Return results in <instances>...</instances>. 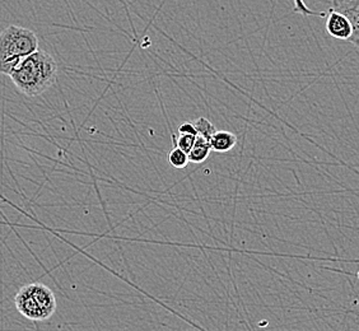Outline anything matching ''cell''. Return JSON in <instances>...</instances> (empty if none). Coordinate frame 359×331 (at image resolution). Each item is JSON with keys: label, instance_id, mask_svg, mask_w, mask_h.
<instances>
[{"label": "cell", "instance_id": "ba28073f", "mask_svg": "<svg viewBox=\"0 0 359 331\" xmlns=\"http://www.w3.org/2000/svg\"><path fill=\"white\" fill-rule=\"evenodd\" d=\"M193 124L196 130V135L207 139V140L212 138V135L217 131L215 125L212 124V121L208 120L207 118L196 119L195 121H193Z\"/></svg>", "mask_w": 359, "mask_h": 331}, {"label": "cell", "instance_id": "3957f363", "mask_svg": "<svg viewBox=\"0 0 359 331\" xmlns=\"http://www.w3.org/2000/svg\"><path fill=\"white\" fill-rule=\"evenodd\" d=\"M14 304L22 316L31 321H46L56 311L54 292L41 283L22 287L14 298Z\"/></svg>", "mask_w": 359, "mask_h": 331}, {"label": "cell", "instance_id": "30bf717a", "mask_svg": "<svg viewBox=\"0 0 359 331\" xmlns=\"http://www.w3.org/2000/svg\"><path fill=\"white\" fill-rule=\"evenodd\" d=\"M195 138H196V135L181 134V133H179L177 137L173 135V142H175V147H177V148H180L181 151H184L185 153H189L190 149L193 148Z\"/></svg>", "mask_w": 359, "mask_h": 331}, {"label": "cell", "instance_id": "9c48e42d", "mask_svg": "<svg viewBox=\"0 0 359 331\" xmlns=\"http://www.w3.org/2000/svg\"><path fill=\"white\" fill-rule=\"evenodd\" d=\"M168 161L175 168H185L190 163L187 158V153L181 151L177 147H175L168 154Z\"/></svg>", "mask_w": 359, "mask_h": 331}, {"label": "cell", "instance_id": "277c9868", "mask_svg": "<svg viewBox=\"0 0 359 331\" xmlns=\"http://www.w3.org/2000/svg\"><path fill=\"white\" fill-rule=\"evenodd\" d=\"M325 15H326L325 28L329 35L337 40L352 42L354 46H358L359 28L353 25L352 21L346 17V14L337 12L330 8Z\"/></svg>", "mask_w": 359, "mask_h": 331}, {"label": "cell", "instance_id": "7a4b0ae2", "mask_svg": "<svg viewBox=\"0 0 359 331\" xmlns=\"http://www.w3.org/2000/svg\"><path fill=\"white\" fill-rule=\"evenodd\" d=\"M39 50V39L29 28L8 26L0 34V74L11 76L18 64Z\"/></svg>", "mask_w": 359, "mask_h": 331}, {"label": "cell", "instance_id": "8992f818", "mask_svg": "<svg viewBox=\"0 0 359 331\" xmlns=\"http://www.w3.org/2000/svg\"><path fill=\"white\" fill-rule=\"evenodd\" d=\"M236 144H237V138L231 131H215L212 138L209 139L210 149L217 153L229 152L235 148Z\"/></svg>", "mask_w": 359, "mask_h": 331}, {"label": "cell", "instance_id": "6da1fadb", "mask_svg": "<svg viewBox=\"0 0 359 331\" xmlns=\"http://www.w3.org/2000/svg\"><path fill=\"white\" fill-rule=\"evenodd\" d=\"M9 76L25 96H40L55 83L57 64L46 51L36 50L23 59Z\"/></svg>", "mask_w": 359, "mask_h": 331}, {"label": "cell", "instance_id": "52a82bcc", "mask_svg": "<svg viewBox=\"0 0 359 331\" xmlns=\"http://www.w3.org/2000/svg\"><path fill=\"white\" fill-rule=\"evenodd\" d=\"M210 152L212 149L209 145V140L196 135L193 148L190 149V152L187 153V158L190 163H203L209 157Z\"/></svg>", "mask_w": 359, "mask_h": 331}, {"label": "cell", "instance_id": "8fae6325", "mask_svg": "<svg viewBox=\"0 0 359 331\" xmlns=\"http://www.w3.org/2000/svg\"><path fill=\"white\" fill-rule=\"evenodd\" d=\"M179 133H181V134H191V135H196V130H195V126H194L193 121H185L184 124L180 126Z\"/></svg>", "mask_w": 359, "mask_h": 331}, {"label": "cell", "instance_id": "5b68a950", "mask_svg": "<svg viewBox=\"0 0 359 331\" xmlns=\"http://www.w3.org/2000/svg\"><path fill=\"white\" fill-rule=\"evenodd\" d=\"M294 11L304 15H320L324 17L326 13H315L306 7L304 0H294ZM332 8L337 12L346 14L355 27L359 28V0H332Z\"/></svg>", "mask_w": 359, "mask_h": 331}]
</instances>
